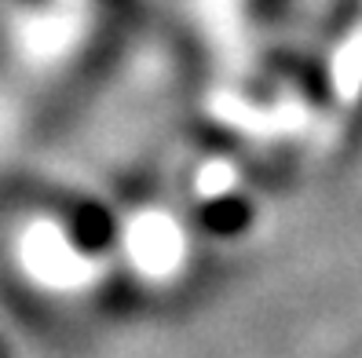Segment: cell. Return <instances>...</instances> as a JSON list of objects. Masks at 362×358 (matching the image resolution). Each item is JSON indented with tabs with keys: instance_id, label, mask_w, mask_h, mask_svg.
Listing matches in <instances>:
<instances>
[{
	"instance_id": "obj_1",
	"label": "cell",
	"mask_w": 362,
	"mask_h": 358,
	"mask_svg": "<svg viewBox=\"0 0 362 358\" xmlns=\"http://www.w3.org/2000/svg\"><path fill=\"white\" fill-rule=\"evenodd\" d=\"M362 88V30L351 33V40L344 44V52H340L337 59V92L340 99H355Z\"/></svg>"
}]
</instances>
